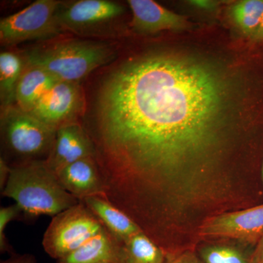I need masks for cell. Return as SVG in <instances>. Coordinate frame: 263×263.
Listing matches in <instances>:
<instances>
[{
  "label": "cell",
  "mask_w": 263,
  "mask_h": 263,
  "mask_svg": "<svg viewBox=\"0 0 263 263\" xmlns=\"http://www.w3.org/2000/svg\"><path fill=\"white\" fill-rule=\"evenodd\" d=\"M84 116L109 201L164 250L194 248L208 219L257 205L263 50L239 62L167 48L129 57Z\"/></svg>",
  "instance_id": "1"
},
{
  "label": "cell",
  "mask_w": 263,
  "mask_h": 263,
  "mask_svg": "<svg viewBox=\"0 0 263 263\" xmlns=\"http://www.w3.org/2000/svg\"><path fill=\"white\" fill-rule=\"evenodd\" d=\"M1 195L14 200L27 220L41 216L53 217L80 202L66 191L57 175L43 160L11 167Z\"/></svg>",
  "instance_id": "2"
},
{
  "label": "cell",
  "mask_w": 263,
  "mask_h": 263,
  "mask_svg": "<svg viewBox=\"0 0 263 263\" xmlns=\"http://www.w3.org/2000/svg\"><path fill=\"white\" fill-rule=\"evenodd\" d=\"M115 57V48L108 43L69 40L31 50L25 56V62L44 69L60 81L80 83Z\"/></svg>",
  "instance_id": "3"
},
{
  "label": "cell",
  "mask_w": 263,
  "mask_h": 263,
  "mask_svg": "<svg viewBox=\"0 0 263 263\" xmlns=\"http://www.w3.org/2000/svg\"><path fill=\"white\" fill-rule=\"evenodd\" d=\"M2 158L10 167L32 161L47 160L57 130L16 105L1 110Z\"/></svg>",
  "instance_id": "4"
},
{
  "label": "cell",
  "mask_w": 263,
  "mask_h": 263,
  "mask_svg": "<svg viewBox=\"0 0 263 263\" xmlns=\"http://www.w3.org/2000/svg\"><path fill=\"white\" fill-rule=\"evenodd\" d=\"M103 228L98 218L80 201L53 216L43 235V249L57 260L80 248Z\"/></svg>",
  "instance_id": "5"
},
{
  "label": "cell",
  "mask_w": 263,
  "mask_h": 263,
  "mask_svg": "<svg viewBox=\"0 0 263 263\" xmlns=\"http://www.w3.org/2000/svg\"><path fill=\"white\" fill-rule=\"evenodd\" d=\"M61 2L37 0L27 8L0 21V42L13 46L26 41L49 39L63 32L57 10Z\"/></svg>",
  "instance_id": "6"
},
{
  "label": "cell",
  "mask_w": 263,
  "mask_h": 263,
  "mask_svg": "<svg viewBox=\"0 0 263 263\" xmlns=\"http://www.w3.org/2000/svg\"><path fill=\"white\" fill-rule=\"evenodd\" d=\"M263 236V202L208 219L199 232L204 240L232 239L256 247Z\"/></svg>",
  "instance_id": "7"
},
{
  "label": "cell",
  "mask_w": 263,
  "mask_h": 263,
  "mask_svg": "<svg viewBox=\"0 0 263 263\" xmlns=\"http://www.w3.org/2000/svg\"><path fill=\"white\" fill-rule=\"evenodd\" d=\"M85 110L80 83L58 81L30 113L53 129L79 122Z\"/></svg>",
  "instance_id": "8"
},
{
  "label": "cell",
  "mask_w": 263,
  "mask_h": 263,
  "mask_svg": "<svg viewBox=\"0 0 263 263\" xmlns=\"http://www.w3.org/2000/svg\"><path fill=\"white\" fill-rule=\"evenodd\" d=\"M123 5L108 0H79L60 3L57 16L63 30L85 34L122 16Z\"/></svg>",
  "instance_id": "9"
},
{
  "label": "cell",
  "mask_w": 263,
  "mask_h": 263,
  "mask_svg": "<svg viewBox=\"0 0 263 263\" xmlns=\"http://www.w3.org/2000/svg\"><path fill=\"white\" fill-rule=\"evenodd\" d=\"M87 157L95 158L94 146L82 124L76 122L57 129L54 144L46 162L58 175L67 166Z\"/></svg>",
  "instance_id": "10"
},
{
  "label": "cell",
  "mask_w": 263,
  "mask_h": 263,
  "mask_svg": "<svg viewBox=\"0 0 263 263\" xmlns=\"http://www.w3.org/2000/svg\"><path fill=\"white\" fill-rule=\"evenodd\" d=\"M57 176L66 191L79 201L89 197H107L105 181L95 157L76 161Z\"/></svg>",
  "instance_id": "11"
},
{
  "label": "cell",
  "mask_w": 263,
  "mask_h": 263,
  "mask_svg": "<svg viewBox=\"0 0 263 263\" xmlns=\"http://www.w3.org/2000/svg\"><path fill=\"white\" fill-rule=\"evenodd\" d=\"M132 27L142 34H154L164 30L179 31L187 28L186 17L166 9L152 0H129Z\"/></svg>",
  "instance_id": "12"
},
{
  "label": "cell",
  "mask_w": 263,
  "mask_h": 263,
  "mask_svg": "<svg viewBox=\"0 0 263 263\" xmlns=\"http://www.w3.org/2000/svg\"><path fill=\"white\" fill-rule=\"evenodd\" d=\"M57 263H125L124 246L103 226L87 243Z\"/></svg>",
  "instance_id": "13"
},
{
  "label": "cell",
  "mask_w": 263,
  "mask_h": 263,
  "mask_svg": "<svg viewBox=\"0 0 263 263\" xmlns=\"http://www.w3.org/2000/svg\"><path fill=\"white\" fill-rule=\"evenodd\" d=\"M102 224L121 243L143 232L136 221L115 206L107 197H89L81 200Z\"/></svg>",
  "instance_id": "14"
},
{
  "label": "cell",
  "mask_w": 263,
  "mask_h": 263,
  "mask_svg": "<svg viewBox=\"0 0 263 263\" xmlns=\"http://www.w3.org/2000/svg\"><path fill=\"white\" fill-rule=\"evenodd\" d=\"M58 81L44 69L26 63L17 86L15 105L30 113Z\"/></svg>",
  "instance_id": "15"
},
{
  "label": "cell",
  "mask_w": 263,
  "mask_h": 263,
  "mask_svg": "<svg viewBox=\"0 0 263 263\" xmlns=\"http://www.w3.org/2000/svg\"><path fill=\"white\" fill-rule=\"evenodd\" d=\"M255 249L239 240H204L196 251L203 263H256Z\"/></svg>",
  "instance_id": "16"
},
{
  "label": "cell",
  "mask_w": 263,
  "mask_h": 263,
  "mask_svg": "<svg viewBox=\"0 0 263 263\" xmlns=\"http://www.w3.org/2000/svg\"><path fill=\"white\" fill-rule=\"evenodd\" d=\"M25 60L17 53H0V103L1 110L15 105V93L25 67Z\"/></svg>",
  "instance_id": "17"
},
{
  "label": "cell",
  "mask_w": 263,
  "mask_h": 263,
  "mask_svg": "<svg viewBox=\"0 0 263 263\" xmlns=\"http://www.w3.org/2000/svg\"><path fill=\"white\" fill-rule=\"evenodd\" d=\"M125 263H166L167 257L162 249L143 232L123 243Z\"/></svg>",
  "instance_id": "18"
},
{
  "label": "cell",
  "mask_w": 263,
  "mask_h": 263,
  "mask_svg": "<svg viewBox=\"0 0 263 263\" xmlns=\"http://www.w3.org/2000/svg\"><path fill=\"white\" fill-rule=\"evenodd\" d=\"M232 17L246 35L255 38L263 17V0H243L233 5Z\"/></svg>",
  "instance_id": "19"
},
{
  "label": "cell",
  "mask_w": 263,
  "mask_h": 263,
  "mask_svg": "<svg viewBox=\"0 0 263 263\" xmlns=\"http://www.w3.org/2000/svg\"><path fill=\"white\" fill-rule=\"evenodd\" d=\"M23 216L20 207L16 203L10 206L2 207L0 209V252L1 253H8L10 255L15 254L14 250L10 245L5 235V229L10 221L20 219Z\"/></svg>",
  "instance_id": "20"
},
{
  "label": "cell",
  "mask_w": 263,
  "mask_h": 263,
  "mask_svg": "<svg viewBox=\"0 0 263 263\" xmlns=\"http://www.w3.org/2000/svg\"><path fill=\"white\" fill-rule=\"evenodd\" d=\"M166 263H203L197 255L196 251L189 250L179 255L167 259Z\"/></svg>",
  "instance_id": "21"
},
{
  "label": "cell",
  "mask_w": 263,
  "mask_h": 263,
  "mask_svg": "<svg viewBox=\"0 0 263 263\" xmlns=\"http://www.w3.org/2000/svg\"><path fill=\"white\" fill-rule=\"evenodd\" d=\"M11 167L7 163L4 159L0 157V190H4L9 179Z\"/></svg>",
  "instance_id": "22"
},
{
  "label": "cell",
  "mask_w": 263,
  "mask_h": 263,
  "mask_svg": "<svg viewBox=\"0 0 263 263\" xmlns=\"http://www.w3.org/2000/svg\"><path fill=\"white\" fill-rule=\"evenodd\" d=\"M0 263H37V260L32 254L15 253L10 255L9 258L1 261Z\"/></svg>",
  "instance_id": "23"
},
{
  "label": "cell",
  "mask_w": 263,
  "mask_h": 263,
  "mask_svg": "<svg viewBox=\"0 0 263 263\" xmlns=\"http://www.w3.org/2000/svg\"><path fill=\"white\" fill-rule=\"evenodd\" d=\"M190 4L200 9L209 10L214 8V3L210 1H190Z\"/></svg>",
  "instance_id": "24"
},
{
  "label": "cell",
  "mask_w": 263,
  "mask_h": 263,
  "mask_svg": "<svg viewBox=\"0 0 263 263\" xmlns=\"http://www.w3.org/2000/svg\"><path fill=\"white\" fill-rule=\"evenodd\" d=\"M255 261L256 263H263V236L256 246Z\"/></svg>",
  "instance_id": "25"
},
{
  "label": "cell",
  "mask_w": 263,
  "mask_h": 263,
  "mask_svg": "<svg viewBox=\"0 0 263 263\" xmlns=\"http://www.w3.org/2000/svg\"><path fill=\"white\" fill-rule=\"evenodd\" d=\"M254 39L257 40V41H261V42H263V17L262 22H261L260 27H259L258 32H257V35H256V37L254 38Z\"/></svg>",
  "instance_id": "26"
},
{
  "label": "cell",
  "mask_w": 263,
  "mask_h": 263,
  "mask_svg": "<svg viewBox=\"0 0 263 263\" xmlns=\"http://www.w3.org/2000/svg\"><path fill=\"white\" fill-rule=\"evenodd\" d=\"M261 182H262V194H263V157L262 166H261Z\"/></svg>",
  "instance_id": "27"
},
{
  "label": "cell",
  "mask_w": 263,
  "mask_h": 263,
  "mask_svg": "<svg viewBox=\"0 0 263 263\" xmlns=\"http://www.w3.org/2000/svg\"><path fill=\"white\" fill-rule=\"evenodd\" d=\"M257 263H259V262H257Z\"/></svg>",
  "instance_id": "28"
}]
</instances>
